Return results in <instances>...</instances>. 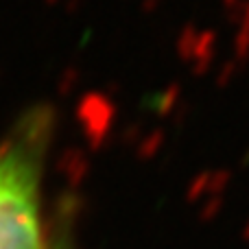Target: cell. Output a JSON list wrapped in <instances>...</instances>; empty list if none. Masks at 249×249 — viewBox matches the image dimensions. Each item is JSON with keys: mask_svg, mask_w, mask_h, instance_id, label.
Wrapping results in <instances>:
<instances>
[{"mask_svg": "<svg viewBox=\"0 0 249 249\" xmlns=\"http://www.w3.org/2000/svg\"><path fill=\"white\" fill-rule=\"evenodd\" d=\"M197 35H199V29L195 24H186L184 29L177 33V37H175V53H177V57H179L181 64H190V57H193L195 44H197Z\"/></svg>", "mask_w": 249, "mask_h": 249, "instance_id": "277c9868", "label": "cell"}, {"mask_svg": "<svg viewBox=\"0 0 249 249\" xmlns=\"http://www.w3.org/2000/svg\"><path fill=\"white\" fill-rule=\"evenodd\" d=\"M164 140H166V133H164V129H153V131L149 133V136L142 140L140 149H138V155H140L142 160H151L155 158V155L162 151L164 146Z\"/></svg>", "mask_w": 249, "mask_h": 249, "instance_id": "8992f818", "label": "cell"}, {"mask_svg": "<svg viewBox=\"0 0 249 249\" xmlns=\"http://www.w3.org/2000/svg\"><path fill=\"white\" fill-rule=\"evenodd\" d=\"M181 94H184V90H181V83L179 81L168 83L166 90L160 94L158 103H155V109H158L160 116H162V118L173 116V114H175V109L181 105Z\"/></svg>", "mask_w": 249, "mask_h": 249, "instance_id": "3957f363", "label": "cell"}, {"mask_svg": "<svg viewBox=\"0 0 249 249\" xmlns=\"http://www.w3.org/2000/svg\"><path fill=\"white\" fill-rule=\"evenodd\" d=\"M162 4V0H142V9H144L146 13H151V11H155V9Z\"/></svg>", "mask_w": 249, "mask_h": 249, "instance_id": "7c38bea8", "label": "cell"}, {"mask_svg": "<svg viewBox=\"0 0 249 249\" xmlns=\"http://www.w3.org/2000/svg\"><path fill=\"white\" fill-rule=\"evenodd\" d=\"M223 197H208L201 201V208H199V221L201 223H212L216 216L223 212Z\"/></svg>", "mask_w": 249, "mask_h": 249, "instance_id": "ba28073f", "label": "cell"}, {"mask_svg": "<svg viewBox=\"0 0 249 249\" xmlns=\"http://www.w3.org/2000/svg\"><path fill=\"white\" fill-rule=\"evenodd\" d=\"M55 112L31 105L0 140V249H42L39 195Z\"/></svg>", "mask_w": 249, "mask_h": 249, "instance_id": "6da1fadb", "label": "cell"}, {"mask_svg": "<svg viewBox=\"0 0 249 249\" xmlns=\"http://www.w3.org/2000/svg\"><path fill=\"white\" fill-rule=\"evenodd\" d=\"M232 184V171L230 168H216L210 171V184H208V197H223L225 190Z\"/></svg>", "mask_w": 249, "mask_h": 249, "instance_id": "52a82bcc", "label": "cell"}, {"mask_svg": "<svg viewBox=\"0 0 249 249\" xmlns=\"http://www.w3.org/2000/svg\"><path fill=\"white\" fill-rule=\"evenodd\" d=\"M230 18L243 29H249V0H241L234 9H230Z\"/></svg>", "mask_w": 249, "mask_h": 249, "instance_id": "8fae6325", "label": "cell"}, {"mask_svg": "<svg viewBox=\"0 0 249 249\" xmlns=\"http://www.w3.org/2000/svg\"><path fill=\"white\" fill-rule=\"evenodd\" d=\"M216 44H219V35L214 29H201L197 35V44H195L193 57H190V74L193 77H206L210 72L212 64L216 57Z\"/></svg>", "mask_w": 249, "mask_h": 249, "instance_id": "7a4b0ae2", "label": "cell"}, {"mask_svg": "<svg viewBox=\"0 0 249 249\" xmlns=\"http://www.w3.org/2000/svg\"><path fill=\"white\" fill-rule=\"evenodd\" d=\"M238 68H241V64H238V61H234V59L225 61V64L219 68V72H216V88H219V90L230 88V83L236 79Z\"/></svg>", "mask_w": 249, "mask_h": 249, "instance_id": "30bf717a", "label": "cell"}, {"mask_svg": "<svg viewBox=\"0 0 249 249\" xmlns=\"http://www.w3.org/2000/svg\"><path fill=\"white\" fill-rule=\"evenodd\" d=\"M249 59V29L238 26L236 33H234V61L238 64H245Z\"/></svg>", "mask_w": 249, "mask_h": 249, "instance_id": "9c48e42d", "label": "cell"}, {"mask_svg": "<svg viewBox=\"0 0 249 249\" xmlns=\"http://www.w3.org/2000/svg\"><path fill=\"white\" fill-rule=\"evenodd\" d=\"M208 184H210V171H199L186 186V203H201L203 199H208Z\"/></svg>", "mask_w": 249, "mask_h": 249, "instance_id": "5b68a950", "label": "cell"}, {"mask_svg": "<svg viewBox=\"0 0 249 249\" xmlns=\"http://www.w3.org/2000/svg\"><path fill=\"white\" fill-rule=\"evenodd\" d=\"M241 238H243V241H245V243H249V221L245 223V228H243V232H241Z\"/></svg>", "mask_w": 249, "mask_h": 249, "instance_id": "4fadbf2b", "label": "cell"}, {"mask_svg": "<svg viewBox=\"0 0 249 249\" xmlns=\"http://www.w3.org/2000/svg\"><path fill=\"white\" fill-rule=\"evenodd\" d=\"M238 2H241V0H223V4H225V9H228V11H230V9L236 7Z\"/></svg>", "mask_w": 249, "mask_h": 249, "instance_id": "5bb4252c", "label": "cell"}]
</instances>
